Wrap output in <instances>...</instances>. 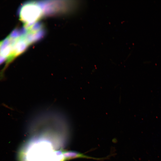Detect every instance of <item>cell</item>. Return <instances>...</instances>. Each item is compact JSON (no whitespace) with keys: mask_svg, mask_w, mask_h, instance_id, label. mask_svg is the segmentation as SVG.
<instances>
[{"mask_svg":"<svg viewBox=\"0 0 161 161\" xmlns=\"http://www.w3.org/2000/svg\"><path fill=\"white\" fill-rule=\"evenodd\" d=\"M38 5L35 3H30L22 6L19 12L20 20L27 24L37 20L42 12Z\"/></svg>","mask_w":161,"mask_h":161,"instance_id":"1","label":"cell"},{"mask_svg":"<svg viewBox=\"0 0 161 161\" xmlns=\"http://www.w3.org/2000/svg\"><path fill=\"white\" fill-rule=\"evenodd\" d=\"M63 155L66 161L77 158L99 159V158L87 156L79 152L74 151H63Z\"/></svg>","mask_w":161,"mask_h":161,"instance_id":"2","label":"cell"},{"mask_svg":"<svg viewBox=\"0 0 161 161\" xmlns=\"http://www.w3.org/2000/svg\"><path fill=\"white\" fill-rule=\"evenodd\" d=\"M6 59V58L0 55V64L4 62Z\"/></svg>","mask_w":161,"mask_h":161,"instance_id":"3","label":"cell"},{"mask_svg":"<svg viewBox=\"0 0 161 161\" xmlns=\"http://www.w3.org/2000/svg\"><path fill=\"white\" fill-rule=\"evenodd\" d=\"M2 41H0V47L1 45V44H2Z\"/></svg>","mask_w":161,"mask_h":161,"instance_id":"4","label":"cell"},{"mask_svg":"<svg viewBox=\"0 0 161 161\" xmlns=\"http://www.w3.org/2000/svg\"></svg>","mask_w":161,"mask_h":161,"instance_id":"5","label":"cell"}]
</instances>
